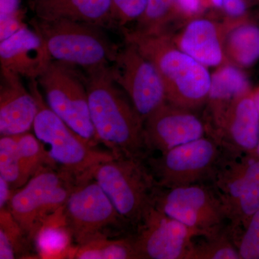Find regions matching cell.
Listing matches in <instances>:
<instances>
[{
    "label": "cell",
    "mask_w": 259,
    "mask_h": 259,
    "mask_svg": "<svg viewBox=\"0 0 259 259\" xmlns=\"http://www.w3.org/2000/svg\"><path fill=\"white\" fill-rule=\"evenodd\" d=\"M85 79L90 116L100 144L117 156L146 161L150 153L144 121L115 82L110 66L85 71Z\"/></svg>",
    "instance_id": "obj_1"
},
{
    "label": "cell",
    "mask_w": 259,
    "mask_h": 259,
    "mask_svg": "<svg viewBox=\"0 0 259 259\" xmlns=\"http://www.w3.org/2000/svg\"><path fill=\"white\" fill-rule=\"evenodd\" d=\"M123 34L125 40L134 44L156 66L166 102L193 111L207 102L211 75L207 67L177 47L164 30L147 33L124 29Z\"/></svg>",
    "instance_id": "obj_2"
},
{
    "label": "cell",
    "mask_w": 259,
    "mask_h": 259,
    "mask_svg": "<svg viewBox=\"0 0 259 259\" xmlns=\"http://www.w3.org/2000/svg\"><path fill=\"white\" fill-rule=\"evenodd\" d=\"M28 87L38 105L32 130L56 167L79 182L91 177L102 162L117 157L110 150L102 151L90 144L56 115L48 106L37 80H30Z\"/></svg>",
    "instance_id": "obj_3"
},
{
    "label": "cell",
    "mask_w": 259,
    "mask_h": 259,
    "mask_svg": "<svg viewBox=\"0 0 259 259\" xmlns=\"http://www.w3.org/2000/svg\"><path fill=\"white\" fill-rule=\"evenodd\" d=\"M29 23L42 37L53 60L74 65L84 71L110 66L120 50L103 28L93 24L35 17Z\"/></svg>",
    "instance_id": "obj_4"
},
{
    "label": "cell",
    "mask_w": 259,
    "mask_h": 259,
    "mask_svg": "<svg viewBox=\"0 0 259 259\" xmlns=\"http://www.w3.org/2000/svg\"><path fill=\"white\" fill-rule=\"evenodd\" d=\"M146 164L138 158L117 156L97 165L92 175L134 231L155 205L159 188Z\"/></svg>",
    "instance_id": "obj_5"
},
{
    "label": "cell",
    "mask_w": 259,
    "mask_h": 259,
    "mask_svg": "<svg viewBox=\"0 0 259 259\" xmlns=\"http://www.w3.org/2000/svg\"><path fill=\"white\" fill-rule=\"evenodd\" d=\"M76 182L59 168L45 167L14 191L7 208L30 243L46 223L63 212Z\"/></svg>",
    "instance_id": "obj_6"
},
{
    "label": "cell",
    "mask_w": 259,
    "mask_h": 259,
    "mask_svg": "<svg viewBox=\"0 0 259 259\" xmlns=\"http://www.w3.org/2000/svg\"><path fill=\"white\" fill-rule=\"evenodd\" d=\"M63 213L77 248L100 238L117 236L130 228L93 177L76 182Z\"/></svg>",
    "instance_id": "obj_7"
},
{
    "label": "cell",
    "mask_w": 259,
    "mask_h": 259,
    "mask_svg": "<svg viewBox=\"0 0 259 259\" xmlns=\"http://www.w3.org/2000/svg\"><path fill=\"white\" fill-rule=\"evenodd\" d=\"M37 82L56 115L90 144H100L90 116L85 74L79 67L53 60Z\"/></svg>",
    "instance_id": "obj_8"
},
{
    "label": "cell",
    "mask_w": 259,
    "mask_h": 259,
    "mask_svg": "<svg viewBox=\"0 0 259 259\" xmlns=\"http://www.w3.org/2000/svg\"><path fill=\"white\" fill-rule=\"evenodd\" d=\"M155 207L168 217L210 236L229 231L226 207L212 185L204 183L158 188Z\"/></svg>",
    "instance_id": "obj_9"
},
{
    "label": "cell",
    "mask_w": 259,
    "mask_h": 259,
    "mask_svg": "<svg viewBox=\"0 0 259 259\" xmlns=\"http://www.w3.org/2000/svg\"><path fill=\"white\" fill-rule=\"evenodd\" d=\"M223 153L221 145L205 136L145 161L158 187L170 189L210 180Z\"/></svg>",
    "instance_id": "obj_10"
},
{
    "label": "cell",
    "mask_w": 259,
    "mask_h": 259,
    "mask_svg": "<svg viewBox=\"0 0 259 259\" xmlns=\"http://www.w3.org/2000/svg\"><path fill=\"white\" fill-rule=\"evenodd\" d=\"M125 41L110 69L115 82L145 121L166 101V90L156 66L134 44Z\"/></svg>",
    "instance_id": "obj_11"
},
{
    "label": "cell",
    "mask_w": 259,
    "mask_h": 259,
    "mask_svg": "<svg viewBox=\"0 0 259 259\" xmlns=\"http://www.w3.org/2000/svg\"><path fill=\"white\" fill-rule=\"evenodd\" d=\"M197 232L156 208L150 209L134 234L140 259H187Z\"/></svg>",
    "instance_id": "obj_12"
},
{
    "label": "cell",
    "mask_w": 259,
    "mask_h": 259,
    "mask_svg": "<svg viewBox=\"0 0 259 259\" xmlns=\"http://www.w3.org/2000/svg\"><path fill=\"white\" fill-rule=\"evenodd\" d=\"M144 131L148 152L161 154L204 137L207 125L193 110L166 101L146 119Z\"/></svg>",
    "instance_id": "obj_13"
},
{
    "label": "cell",
    "mask_w": 259,
    "mask_h": 259,
    "mask_svg": "<svg viewBox=\"0 0 259 259\" xmlns=\"http://www.w3.org/2000/svg\"><path fill=\"white\" fill-rule=\"evenodd\" d=\"M224 151L255 153L259 143V114L251 93L231 102L207 131Z\"/></svg>",
    "instance_id": "obj_14"
},
{
    "label": "cell",
    "mask_w": 259,
    "mask_h": 259,
    "mask_svg": "<svg viewBox=\"0 0 259 259\" xmlns=\"http://www.w3.org/2000/svg\"><path fill=\"white\" fill-rule=\"evenodd\" d=\"M38 111L36 99L21 76L1 69L0 135L15 136L30 132Z\"/></svg>",
    "instance_id": "obj_15"
},
{
    "label": "cell",
    "mask_w": 259,
    "mask_h": 259,
    "mask_svg": "<svg viewBox=\"0 0 259 259\" xmlns=\"http://www.w3.org/2000/svg\"><path fill=\"white\" fill-rule=\"evenodd\" d=\"M53 61L42 37L28 25L0 41L1 69L37 80Z\"/></svg>",
    "instance_id": "obj_16"
},
{
    "label": "cell",
    "mask_w": 259,
    "mask_h": 259,
    "mask_svg": "<svg viewBox=\"0 0 259 259\" xmlns=\"http://www.w3.org/2000/svg\"><path fill=\"white\" fill-rule=\"evenodd\" d=\"M244 153L223 150L222 157L209 180L223 204L259 187V158L255 153H245L243 156Z\"/></svg>",
    "instance_id": "obj_17"
},
{
    "label": "cell",
    "mask_w": 259,
    "mask_h": 259,
    "mask_svg": "<svg viewBox=\"0 0 259 259\" xmlns=\"http://www.w3.org/2000/svg\"><path fill=\"white\" fill-rule=\"evenodd\" d=\"M35 18L44 20H66L112 26L111 0H31Z\"/></svg>",
    "instance_id": "obj_18"
},
{
    "label": "cell",
    "mask_w": 259,
    "mask_h": 259,
    "mask_svg": "<svg viewBox=\"0 0 259 259\" xmlns=\"http://www.w3.org/2000/svg\"><path fill=\"white\" fill-rule=\"evenodd\" d=\"M177 44L181 50L206 67L219 66L224 59L219 30L208 19H194L190 21L181 34Z\"/></svg>",
    "instance_id": "obj_19"
},
{
    "label": "cell",
    "mask_w": 259,
    "mask_h": 259,
    "mask_svg": "<svg viewBox=\"0 0 259 259\" xmlns=\"http://www.w3.org/2000/svg\"><path fill=\"white\" fill-rule=\"evenodd\" d=\"M249 94V81L238 66L225 65L213 73L207 100L213 124L231 102Z\"/></svg>",
    "instance_id": "obj_20"
},
{
    "label": "cell",
    "mask_w": 259,
    "mask_h": 259,
    "mask_svg": "<svg viewBox=\"0 0 259 259\" xmlns=\"http://www.w3.org/2000/svg\"><path fill=\"white\" fill-rule=\"evenodd\" d=\"M224 53L238 67L253 66L259 59V25L244 22L228 32Z\"/></svg>",
    "instance_id": "obj_21"
},
{
    "label": "cell",
    "mask_w": 259,
    "mask_h": 259,
    "mask_svg": "<svg viewBox=\"0 0 259 259\" xmlns=\"http://www.w3.org/2000/svg\"><path fill=\"white\" fill-rule=\"evenodd\" d=\"M73 256L76 259H140L134 235L95 240L78 247Z\"/></svg>",
    "instance_id": "obj_22"
},
{
    "label": "cell",
    "mask_w": 259,
    "mask_h": 259,
    "mask_svg": "<svg viewBox=\"0 0 259 259\" xmlns=\"http://www.w3.org/2000/svg\"><path fill=\"white\" fill-rule=\"evenodd\" d=\"M194 238L187 259H241L229 231L210 236Z\"/></svg>",
    "instance_id": "obj_23"
},
{
    "label": "cell",
    "mask_w": 259,
    "mask_h": 259,
    "mask_svg": "<svg viewBox=\"0 0 259 259\" xmlns=\"http://www.w3.org/2000/svg\"><path fill=\"white\" fill-rule=\"evenodd\" d=\"M71 241L72 239L65 224L64 213L62 212L40 228L35 236L34 243L40 254L56 256L68 250Z\"/></svg>",
    "instance_id": "obj_24"
},
{
    "label": "cell",
    "mask_w": 259,
    "mask_h": 259,
    "mask_svg": "<svg viewBox=\"0 0 259 259\" xmlns=\"http://www.w3.org/2000/svg\"><path fill=\"white\" fill-rule=\"evenodd\" d=\"M15 138L18 142L24 175L27 182L45 167L58 168L51 160L44 145L35 134L25 133L15 136Z\"/></svg>",
    "instance_id": "obj_25"
},
{
    "label": "cell",
    "mask_w": 259,
    "mask_h": 259,
    "mask_svg": "<svg viewBox=\"0 0 259 259\" xmlns=\"http://www.w3.org/2000/svg\"><path fill=\"white\" fill-rule=\"evenodd\" d=\"M0 177L8 181L14 190L27 183L15 136L0 139Z\"/></svg>",
    "instance_id": "obj_26"
},
{
    "label": "cell",
    "mask_w": 259,
    "mask_h": 259,
    "mask_svg": "<svg viewBox=\"0 0 259 259\" xmlns=\"http://www.w3.org/2000/svg\"><path fill=\"white\" fill-rule=\"evenodd\" d=\"M0 259H13L30 241L7 207L0 209Z\"/></svg>",
    "instance_id": "obj_27"
},
{
    "label": "cell",
    "mask_w": 259,
    "mask_h": 259,
    "mask_svg": "<svg viewBox=\"0 0 259 259\" xmlns=\"http://www.w3.org/2000/svg\"><path fill=\"white\" fill-rule=\"evenodd\" d=\"M176 12H178L176 0H147L136 30L147 33L163 31L165 25Z\"/></svg>",
    "instance_id": "obj_28"
},
{
    "label": "cell",
    "mask_w": 259,
    "mask_h": 259,
    "mask_svg": "<svg viewBox=\"0 0 259 259\" xmlns=\"http://www.w3.org/2000/svg\"><path fill=\"white\" fill-rule=\"evenodd\" d=\"M147 0H111L112 25L124 27L127 23L138 21L146 9Z\"/></svg>",
    "instance_id": "obj_29"
},
{
    "label": "cell",
    "mask_w": 259,
    "mask_h": 259,
    "mask_svg": "<svg viewBox=\"0 0 259 259\" xmlns=\"http://www.w3.org/2000/svg\"><path fill=\"white\" fill-rule=\"evenodd\" d=\"M241 259H259V210L235 241Z\"/></svg>",
    "instance_id": "obj_30"
},
{
    "label": "cell",
    "mask_w": 259,
    "mask_h": 259,
    "mask_svg": "<svg viewBox=\"0 0 259 259\" xmlns=\"http://www.w3.org/2000/svg\"><path fill=\"white\" fill-rule=\"evenodd\" d=\"M26 25L23 22V13L0 20V41L14 35Z\"/></svg>",
    "instance_id": "obj_31"
},
{
    "label": "cell",
    "mask_w": 259,
    "mask_h": 259,
    "mask_svg": "<svg viewBox=\"0 0 259 259\" xmlns=\"http://www.w3.org/2000/svg\"><path fill=\"white\" fill-rule=\"evenodd\" d=\"M177 11L187 16L200 14L209 6L207 0H176Z\"/></svg>",
    "instance_id": "obj_32"
},
{
    "label": "cell",
    "mask_w": 259,
    "mask_h": 259,
    "mask_svg": "<svg viewBox=\"0 0 259 259\" xmlns=\"http://www.w3.org/2000/svg\"><path fill=\"white\" fill-rule=\"evenodd\" d=\"M249 7V0H223L225 13L233 18L244 16Z\"/></svg>",
    "instance_id": "obj_33"
},
{
    "label": "cell",
    "mask_w": 259,
    "mask_h": 259,
    "mask_svg": "<svg viewBox=\"0 0 259 259\" xmlns=\"http://www.w3.org/2000/svg\"><path fill=\"white\" fill-rule=\"evenodd\" d=\"M20 0H0V20L23 14Z\"/></svg>",
    "instance_id": "obj_34"
},
{
    "label": "cell",
    "mask_w": 259,
    "mask_h": 259,
    "mask_svg": "<svg viewBox=\"0 0 259 259\" xmlns=\"http://www.w3.org/2000/svg\"><path fill=\"white\" fill-rule=\"evenodd\" d=\"M14 191L9 182L0 177V209L7 207Z\"/></svg>",
    "instance_id": "obj_35"
},
{
    "label": "cell",
    "mask_w": 259,
    "mask_h": 259,
    "mask_svg": "<svg viewBox=\"0 0 259 259\" xmlns=\"http://www.w3.org/2000/svg\"><path fill=\"white\" fill-rule=\"evenodd\" d=\"M209 6L214 7L218 9H222L223 0H207Z\"/></svg>",
    "instance_id": "obj_36"
},
{
    "label": "cell",
    "mask_w": 259,
    "mask_h": 259,
    "mask_svg": "<svg viewBox=\"0 0 259 259\" xmlns=\"http://www.w3.org/2000/svg\"><path fill=\"white\" fill-rule=\"evenodd\" d=\"M251 95L259 114V88L256 89L253 93H251Z\"/></svg>",
    "instance_id": "obj_37"
},
{
    "label": "cell",
    "mask_w": 259,
    "mask_h": 259,
    "mask_svg": "<svg viewBox=\"0 0 259 259\" xmlns=\"http://www.w3.org/2000/svg\"><path fill=\"white\" fill-rule=\"evenodd\" d=\"M255 154L257 155V156L259 158V143L258 144V146H257L256 149H255Z\"/></svg>",
    "instance_id": "obj_38"
}]
</instances>
